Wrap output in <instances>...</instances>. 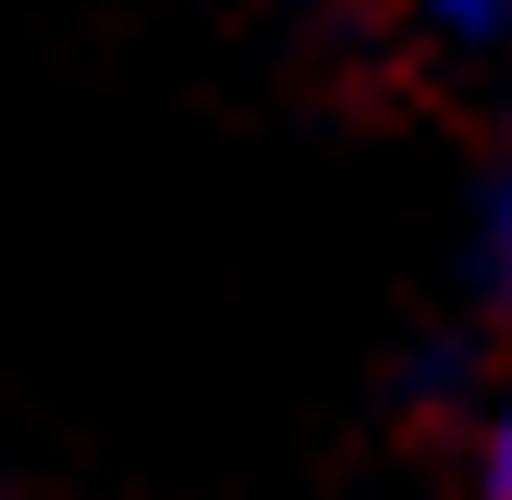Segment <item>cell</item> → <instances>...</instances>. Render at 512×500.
Listing matches in <instances>:
<instances>
[{
	"label": "cell",
	"instance_id": "1",
	"mask_svg": "<svg viewBox=\"0 0 512 500\" xmlns=\"http://www.w3.org/2000/svg\"><path fill=\"white\" fill-rule=\"evenodd\" d=\"M476 257H488V281L512 293V159L488 171V196H476Z\"/></svg>",
	"mask_w": 512,
	"mask_h": 500
},
{
	"label": "cell",
	"instance_id": "2",
	"mask_svg": "<svg viewBox=\"0 0 512 500\" xmlns=\"http://www.w3.org/2000/svg\"><path fill=\"white\" fill-rule=\"evenodd\" d=\"M378 13H403V25H427V37H488L500 0H378Z\"/></svg>",
	"mask_w": 512,
	"mask_h": 500
},
{
	"label": "cell",
	"instance_id": "3",
	"mask_svg": "<svg viewBox=\"0 0 512 500\" xmlns=\"http://www.w3.org/2000/svg\"><path fill=\"white\" fill-rule=\"evenodd\" d=\"M488 500H512V391H500V415H488Z\"/></svg>",
	"mask_w": 512,
	"mask_h": 500
}]
</instances>
